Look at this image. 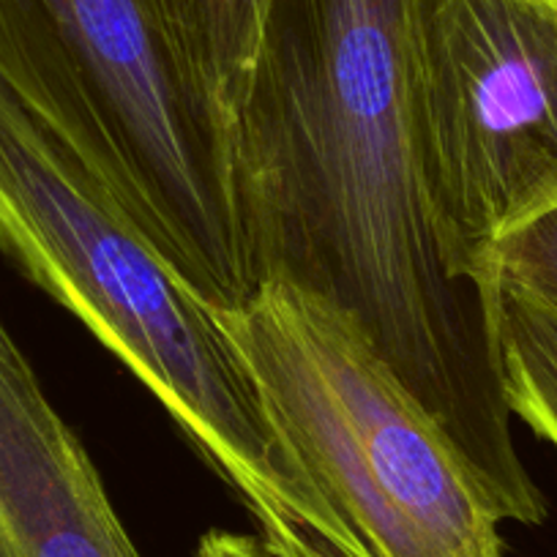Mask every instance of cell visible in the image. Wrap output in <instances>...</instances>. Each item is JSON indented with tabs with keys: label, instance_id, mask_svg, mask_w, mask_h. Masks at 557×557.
Listing matches in <instances>:
<instances>
[{
	"label": "cell",
	"instance_id": "1",
	"mask_svg": "<svg viewBox=\"0 0 557 557\" xmlns=\"http://www.w3.org/2000/svg\"><path fill=\"white\" fill-rule=\"evenodd\" d=\"M412 0H268L230 146L255 290L290 282L350 314L446 430L503 522L549 506L519 457L497 293L448 268L412 134Z\"/></svg>",
	"mask_w": 557,
	"mask_h": 557
},
{
	"label": "cell",
	"instance_id": "2",
	"mask_svg": "<svg viewBox=\"0 0 557 557\" xmlns=\"http://www.w3.org/2000/svg\"><path fill=\"white\" fill-rule=\"evenodd\" d=\"M0 251L157 396L268 552L352 557L211 304L3 85Z\"/></svg>",
	"mask_w": 557,
	"mask_h": 557
},
{
	"label": "cell",
	"instance_id": "3",
	"mask_svg": "<svg viewBox=\"0 0 557 557\" xmlns=\"http://www.w3.org/2000/svg\"><path fill=\"white\" fill-rule=\"evenodd\" d=\"M213 314L352 557H506L490 492L350 314L290 282Z\"/></svg>",
	"mask_w": 557,
	"mask_h": 557
},
{
	"label": "cell",
	"instance_id": "4",
	"mask_svg": "<svg viewBox=\"0 0 557 557\" xmlns=\"http://www.w3.org/2000/svg\"><path fill=\"white\" fill-rule=\"evenodd\" d=\"M0 85L202 301L255 293L227 151L137 0H0Z\"/></svg>",
	"mask_w": 557,
	"mask_h": 557
},
{
	"label": "cell",
	"instance_id": "5",
	"mask_svg": "<svg viewBox=\"0 0 557 557\" xmlns=\"http://www.w3.org/2000/svg\"><path fill=\"white\" fill-rule=\"evenodd\" d=\"M407 88L443 257L495 293L492 246L557 206V0H412Z\"/></svg>",
	"mask_w": 557,
	"mask_h": 557
},
{
	"label": "cell",
	"instance_id": "6",
	"mask_svg": "<svg viewBox=\"0 0 557 557\" xmlns=\"http://www.w3.org/2000/svg\"><path fill=\"white\" fill-rule=\"evenodd\" d=\"M0 557H143L94 459L3 320Z\"/></svg>",
	"mask_w": 557,
	"mask_h": 557
},
{
	"label": "cell",
	"instance_id": "7",
	"mask_svg": "<svg viewBox=\"0 0 557 557\" xmlns=\"http://www.w3.org/2000/svg\"><path fill=\"white\" fill-rule=\"evenodd\" d=\"M191 104L230 159L268 0H137Z\"/></svg>",
	"mask_w": 557,
	"mask_h": 557
},
{
	"label": "cell",
	"instance_id": "8",
	"mask_svg": "<svg viewBox=\"0 0 557 557\" xmlns=\"http://www.w3.org/2000/svg\"><path fill=\"white\" fill-rule=\"evenodd\" d=\"M497 345L511 416L557 448V312L497 287Z\"/></svg>",
	"mask_w": 557,
	"mask_h": 557
},
{
	"label": "cell",
	"instance_id": "9",
	"mask_svg": "<svg viewBox=\"0 0 557 557\" xmlns=\"http://www.w3.org/2000/svg\"><path fill=\"white\" fill-rule=\"evenodd\" d=\"M486 276L495 293L508 287L557 312V206L492 246Z\"/></svg>",
	"mask_w": 557,
	"mask_h": 557
},
{
	"label": "cell",
	"instance_id": "10",
	"mask_svg": "<svg viewBox=\"0 0 557 557\" xmlns=\"http://www.w3.org/2000/svg\"><path fill=\"white\" fill-rule=\"evenodd\" d=\"M195 557H276L262 546L257 535L233 533V530H208L197 541Z\"/></svg>",
	"mask_w": 557,
	"mask_h": 557
}]
</instances>
